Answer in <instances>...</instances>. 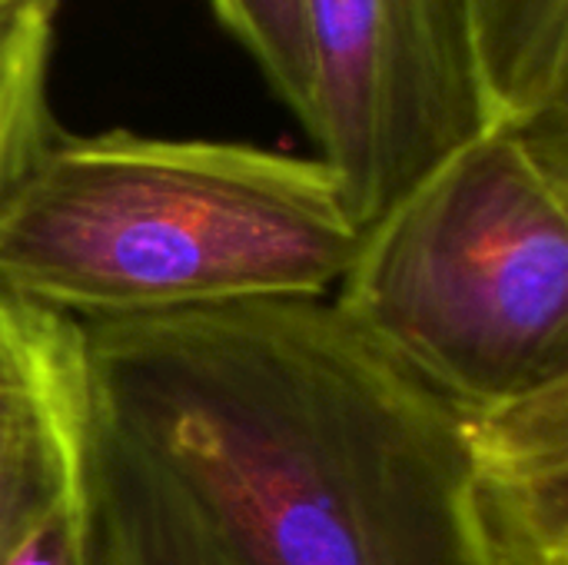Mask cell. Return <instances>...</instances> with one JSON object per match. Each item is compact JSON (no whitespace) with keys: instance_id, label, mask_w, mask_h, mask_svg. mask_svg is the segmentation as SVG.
<instances>
[{"instance_id":"cell-8","label":"cell","mask_w":568,"mask_h":565,"mask_svg":"<svg viewBox=\"0 0 568 565\" xmlns=\"http://www.w3.org/2000/svg\"><path fill=\"white\" fill-rule=\"evenodd\" d=\"M93 466L113 565H236L193 503L123 443L97 410Z\"/></svg>"},{"instance_id":"cell-1","label":"cell","mask_w":568,"mask_h":565,"mask_svg":"<svg viewBox=\"0 0 568 565\" xmlns=\"http://www.w3.org/2000/svg\"><path fill=\"white\" fill-rule=\"evenodd\" d=\"M77 326L97 416L236 565H506L476 410L329 296Z\"/></svg>"},{"instance_id":"cell-11","label":"cell","mask_w":568,"mask_h":565,"mask_svg":"<svg viewBox=\"0 0 568 565\" xmlns=\"http://www.w3.org/2000/svg\"><path fill=\"white\" fill-rule=\"evenodd\" d=\"M216 20L253 57L270 90L306 127L313 113V53L306 0H210Z\"/></svg>"},{"instance_id":"cell-10","label":"cell","mask_w":568,"mask_h":565,"mask_svg":"<svg viewBox=\"0 0 568 565\" xmlns=\"http://www.w3.org/2000/svg\"><path fill=\"white\" fill-rule=\"evenodd\" d=\"M0 565H113L93 466V403L77 466L13 536Z\"/></svg>"},{"instance_id":"cell-6","label":"cell","mask_w":568,"mask_h":565,"mask_svg":"<svg viewBox=\"0 0 568 565\" xmlns=\"http://www.w3.org/2000/svg\"><path fill=\"white\" fill-rule=\"evenodd\" d=\"M476 456L506 565H568V380L476 410Z\"/></svg>"},{"instance_id":"cell-9","label":"cell","mask_w":568,"mask_h":565,"mask_svg":"<svg viewBox=\"0 0 568 565\" xmlns=\"http://www.w3.org/2000/svg\"><path fill=\"white\" fill-rule=\"evenodd\" d=\"M57 10L0 17V196L57 130L47 83Z\"/></svg>"},{"instance_id":"cell-5","label":"cell","mask_w":568,"mask_h":565,"mask_svg":"<svg viewBox=\"0 0 568 565\" xmlns=\"http://www.w3.org/2000/svg\"><path fill=\"white\" fill-rule=\"evenodd\" d=\"M87 426L80 326L0 296V556L70 476Z\"/></svg>"},{"instance_id":"cell-12","label":"cell","mask_w":568,"mask_h":565,"mask_svg":"<svg viewBox=\"0 0 568 565\" xmlns=\"http://www.w3.org/2000/svg\"><path fill=\"white\" fill-rule=\"evenodd\" d=\"M60 0H0V17L30 13V10H57Z\"/></svg>"},{"instance_id":"cell-3","label":"cell","mask_w":568,"mask_h":565,"mask_svg":"<svg viewBox=\"0 0 568 565\" xmlns=\"http://www.w3.org/2000/svg\"><path fill=\"white\" fill-rule=\"evenodd\" d=\"M336 310L463 406L568 380V127H493L363 230Z\"/></svg>"},{"instance_id":"cell-7","label":"cell","mask_w":568,"mask_h":565,"mask_svg":"<svg viewBox=\"0 0 568 565\" xmlns=\"http://www.w3.org/2000/svg\"><path fill=\"white\" fill-rule=\"evenodd\" d=\"M493 127H568V0H456Z\"/></svg>"},{"instance_id":"cell-4","label":"cell","mask_w":568,"mask_h":565,"mask_svg":"<svg viewBox=\"0 0 568 565\" xmlns=\"http://www.w3.org/2000/svg\"><path fill=\"white\" fill-rule=\"evenodd\" d=\"M303 127L359 230L493 130L456 0H306Z\"/></svg>"},{"instance_id":"cell-2","label":"cell","mask_w":568,"mask_h":565,"mask_svg":"<svg viewBox=\"0 0 568 565\" xmlns=\"http://www.w3.org/2000/svg\"><path fill=\"white\" fill-rule=\"evenodd\" d=\"M359 236L316 157L57 127L0 196V296L73 323L316 300Z\"/></svg>"}]
</instances>
